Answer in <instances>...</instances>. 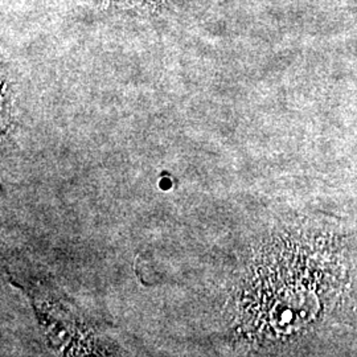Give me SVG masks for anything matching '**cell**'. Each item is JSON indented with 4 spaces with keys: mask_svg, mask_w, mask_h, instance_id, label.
Instances as JSON below:
<instances>
[{
    "mask_svg": "<svg viewBox=\"0 0 357 357\" xmlns=\"http://www.w3.org/2000/svg\"><path fill=\"white\" fill-rule=\"evenodd\" d=\"M318 311L319 302L315 294L303 289L293 290L283 294L271 306L270 323L275 331H298L315 319Z\"/></svg>",
    "mask_w": 357,
    "mask_h": 357,
    "instance_id": "6da1fadb",
    "label": "cell"
}]
</instances>
